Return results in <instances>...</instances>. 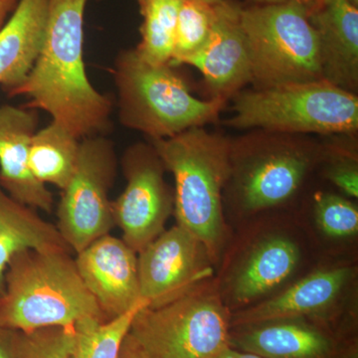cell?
Returning <instances> with one entry per match:
<instances>
[{"mask_svg":"<svg viewBox=\"0 0 358 358\" xmlns=\"http://www.w3.org/2000/svg\"><path fill=\"white\" fill-rule=\"evenodd\" d=\"M324 143L307 134L251 129L231 140L224 195L247 214L288 203L322 164Z\"/></svg>","mask_w":358,"mask_h":358,"instance_id":"4","label":"cell"},{"mask_svg":"<svg viewBox=\"0 0 358 358\" xmlns=\"http://www.w3.org/2000/svg\"><path fill=\"white\" fill-rule=\"evenodd\" d=\"M236 329V333H230V345L263 358H338L334 336L303 319L271 320Z\"/></svg>","mask_w":358,"mask_h":358,"instance_id":"17","label":"cell"},{"mask_svg":"<svg viewBox=\"0 0 358 358\" xmlns=\"http://www.w3.org/2000/svg\"><path fill=\"white\" fill-rule=\"evenodd\" d=\"M88 0H49L43 43L25 81L8 96H26L77 138L109 126L112 101L94 88L85 69L84 16Z\"/></svg>","mask_w":358,"mask_h":358,"instance_id":"1","label":"cell"},{"mask_svg":"<svg viewBox=\"0 0 358 358\" xmlns=\"http://www.w3.org/2000/svg\"><path fill=\"white\" fill-rule=\"evenodd\" d=\"M300 259V248L289 238L271 236L262 240L250 250L231 275V305H249L270 293L293 274Z\"/></svg>","mask_w":358,"mask_h":358,"instance_id":"18","label":"cell"},{"mask_svg":"<svg viewBox=\"0 0 358 358\" xmlns=\"http://www.w3.org/2000/svg\"><path fill=\"white\" fill-rule=\"evenodd\" d=\"M36 110L0 107V186L13 199L34 209L51 212L54 199L29 166V147L37 131Z\"/></svg>","mask_w":358,"mask_h":358,"instance_id":"15","label":"cell"},{"mask_svg":"<svg viewBox=\"0 0 358 358\" xmlns=\"http://www.w3.org/2000/svg\"><path fill=\"white\" fill-rule=\"evenodd\" d=\"M213 358H263L254 353L243 352V350H237L229 345L224 348L222 352H219Z\"/></svg>","mask_w":358,"mask_h":358,"instance_id":"31","label":"cell"},{"mask_svg":"<svg viewBox=\"0 0 358 358\" xmlns=\"http://www.w3.org/2000/svg\"><path fill=\"white\" fill-rule=\"evenodd\" d=\"M79 138L52 121L33 134L29 147V166L34 178L43 185L64 189L76 169Z\"/></svg>","mask_w":358,"mask_h":358,"instance_id":"21","label":"cell"},{"mask_svg":"<svg viewBox=\"0 0 358 358\" xmlns=\"http://www.w3.org/2000/svg\"><path fill=\"white\" fill-rule=\"evenodd\" d=\"M226 124L236 129L357 136L358 96L326 80L241 91Z\"/></svg>","mask_w":358,"mask_h":358,"instance_id":"6","label":"cell"},{"mask_svg":"<svg viewBox=\"0 0 358 358\" xmlns=\"http://www.w3.org/2000/svg\"><path fill=\"white\" fill-rule=\"evenodd\" d=\"M117 159L112 141L101 136L83 138L76 169L62 190L56 227L73 253L109 234L115 226L109 192Z\"/></svg>","mask_w":358,"mask_h":358,"instance_id":"9","label":"cell"},{"mask_svg":"<svg viewBox=\"0 0 358 358\" xmlns=\"http://www.w3.org/2000/svg\"><path fill=\"white\" fill-rule=\"evenodd\" d=\"M74 334V326L44 327L29 333L15 331L22 358H70Z\"/></svg>","mask_w":358,"mask_h":358,"instance_id":"27","label":"cell"},{"mask_svg":"<svg viewBox=\"0 0 358 358\" xmlns=\"http://www.w3.org/2000/svg\"><path fill=\"white\" fill-rule=\"evenodd\" d=\"M119 358H152L129 333L122 343Z\"/></svg>","mask_w":358,"mask_h":358,"instance_id":"29","label":"cell"},{"mask_svg":"<svg viewBox=\"0 0 358 358\" xmlns=\"http://www.w3.org/2000/svg\"><path fill=\"white\" fill-rule=\"evenodd\" d=\"M231 315L209 280L159 308H143L129 334L152 358H213L230 345Z\"/></svg>","mask_w":358,"mask_h":358,"instance_id":"8","label":"cell"},{"mask_svg":"<svg viewBox=\"0 0 358 358\" xmlns=\"http://www.w3.org/2000/svg\"><path fill=\"white\" fill-rule=\"evenodd\" d=\"M124 192L112 201L113 219L122 240L140 253L164 232L173 213L174 195L164 179V167L152 143H136L124 152Z\"/></svg>","mask_w":358,"mask_h":358,"instance_id":"10","label":"cell"},{"mask_svg":"<svg viewBox=\"0 0 358 358\" xmlns=\"http://www.w3.org/2000/svg\"><path fill=\"white\" fill-rule=\"evenodd\" d=\"M253 89L322 79L317 32L298 0L243 6Z\"/></svg>","mask_w":358,"mask_h":358,"instance_id":"7","label":"cell"},{"mask_svg":"<svg viewBox=\"0 0 358 358\" xmlns=\"http://www.w3.org/2000/svg\"><path fill=\"white\" fill-rule=\"evenodd\" d=\"M341 358H357V352H352L350 355H345Z\"/></svg>","mask_w":358,"mask_h":358,"instance_id":"35","label":"cell"},{"mask_svg":"<svg viewBox=\"0 0 358 358\" xmlns=\"http://www.w3.org/2000/svg\"><path fill=\"white\" fill-rule=\"evenodd\" d=\"M69 250H25L6 271L0 296V327L29 333L72 327L80 320H107L85 286Z\"/></svg>","mask_w":358,"mask_h":358,"instance_id":"2","label":"cell"},{"mask_svg":"<svg viewBox=\"0 0 358 358\" xmlns=\"http://www.w3.org/2000/svg\"><path fill=\"white\" fill-rule=\"evenodd\" d=\"M298 1L307 9L308 13H310L319 4L320 0H298Z\"/></svg>","mask_w":358,"mask_h":358,"instance_id":"33","label":"cell"},{"mask_svg":"<svg viewBox=\"0 0 358 358\" xmlns=\"http://www.w3.org/2000/svg\"><path fill=\"white\" fill-rule=\"evenodd\" d=\"M143 21L136 51L154 65H171L182 0H138Z\"/></svg>","mask_w":358,"mask_h":358,"instance_id":"22","label":"cell"},{"mask_svg":"<svg viewBox=\"0 0 358 358\" xmlns=\"http://www.w3.org/2000/svg\"><path fill=\"white\" fill-rule=\"evenodd\" d=\"M69 250L56 225L16 201L0 186V296L6 289L9 261L25 250ZM73 252V251H72Z\"/></svg>","mask_w":358,"mask_h":358,"instance_id":"20","label":"cell"},{"mask_svg":"<svg viewBox=\"0 0 358 358\" xmlns=\"http://www.w3.org/2000/svg\"><path fill=\"white\" fill-rule=\"evenodd\" d=\"M203 245L176 224L138 253L141 296L148 308L171 303L207 280L211 266Z\"/></svg>","mask_w":358,"mask_h":358,"instance_id":"11","label":"cell"},{"mask_svg":"<svg viewBox=\"0 0 358 358\" xmlns=\"http://www.w3.org/2000/svg\"><path fill=\"white\" fill-rule=\"evenodd\" d=\"M145 307L148 303H141L114 319L78 322L74 326V345L70 358H119L134 317Z\"/></svg>","mask_w":358,"mask_h":358,"instance_id":"23","label":"cell"},{"mask_svg":"<svg viewBox=\"0 0 358 358\" xmlns=\"http://www.w3.org/2000/svg\"><path fill=\"white\" fill-rule=\"evenodd\" d=\"M249 6H266V4L282 3L287 0H246Z\"/></svg>","mask_w":358,"mask_h":358,"instance_id":"32","label":"cell"},{"mask_svg":"<svg viewBox=\"0 0 358 358\" xmlns=\"http://www.w3.org/2000/svg\"><path fill=\"white\" fill-rule=\"evenodd\" d=\"M20 0H0V30L3 27L9 14L15 10Z\"/></svg>","mask_w":358,"mask_h":358,"instance_id":"30","label":"cell"},{"mask_svg":"<svg viewBox=\"0 0 358 358\" xmlns=\"http://www.w3.org/2000/svg\"><path fill=\"white\" fill-rule=\"evenodd\" d=\"M0 358H22L17 343L15 331L0 327Z\"/></svg>","mask_w":358,"mask_h":358,"instance_id":"28","label":"cell"},{"mask_svg":"<svg viewBox=\"0 0 358 358\" xmlns=\"http://www.w3.org/2000/svg\"><path fill=\"white\" fill-rule=\"evenodd\" d=\"M348 267L322 268L306 275L281 294L231 315V327L271 320L324 317L341 300L352 279Z\"/></svg>","mask_w":358,"mask_h":358,"instance_id":"14","label":"cell"},{"mask_svg":"<svg viewBox=\"0 0 358 358\" xmlns=\"http://www.w3.org/2000/svg\"><path fill=\"white\" fill-rule=\"evenodd\" d=\"M241 7L236 0L218 3L208 41L199 53L183 62L201 73L210 93L209 99L225 103L252 81L248 45L240 20Z\"/></svg>","mask_w":358,"mask_h":358,"instance_id":"13","label":"cell"},{"mask_svg":"<svg viewBox=\"0 0 358 358\" xmlns=\"http://www.w3.org/2000/svg\"><path fill=\"white\" fill-rule=\"evenodd\" d=\"M315 220L320 230L333 238L355 236L358 232V209L350 200L320 192L315 197Z\"/></svg>","mask_w":358,"mask_h":358,"instance_id":"26","label":"cell"},{"mask_svg":"<svg viewBox=\"0 0 358 358\" xmlns=\"http://www.w3.org/2000/svg\"><path fill=\"white\" fill-rule=\"evenodd\" d=\"M217 4L202 0H182L178 13L171 66L182 65L186 59L203 48L215 24Z\"/></svg>","mask_w":358,"mask_h":358,"instance_id":"24","label":"cell"},{"mask_svg":"<svg viewBox=\"0 0 358 358\" xmlns=\"http://www.w3.org/2000/svg\"><path fill=\"white\" fill-rule=\"evenodd\" d=\"M49 0H20L0 30V85L10 93L25 81L43 43Z\"/></svg>","mask_w":358,"mask_h":358,"instance_id":"19","label":"cell"},{"mask_svg":"<svg viewBox=\"0 0 358 358\" xmlns=\"http://www.w3.org/2000/svg\"><path fill=\"white\" fill-rule=\"evenodd\" d=\"M202 1L208 2V3L217 4L222 2V0H202Z\"/></svg>","mask_w":358,"mask_h":358,"instance_id":"34","label":"cell"},{"mask_svg":"<svg viewBox=\"0 0 358 358\" xmlns=\"http://www.w3.org/2000/svg\"><path fill=\"white\" fill-rule=\"evenodd\" d=\"M353 6L358 7V0H348Z\"/></svg>","mask_w":358,"mask_h":358,"instance_id":"36","label":"cell"},{"mask_svg":"<svg viewBox=\"0 0 358 358\" xmlns=\"http://www.w3.org/2000/svg\"><path fill=\"white\" fill-rule=\"evenodd\" d=\"M319 39L322 79L358 91V7L348 0H320L308 13Z\"/></svg>","mask_w":358,"mask_h":358,"instance_id":"16","label":"cell"},{"mask_svg":"<svg viewBox=\"0 0 358 358\" xmlns=\"http://www.w3.org/2000/svg\"><path fill=\"white\" fill-rule=\"evenodd\" d=\"M150 143L173 173L178 224L199 240L215 263L227 233L223 201L230 176L231 138L199 127Z\"/></svg>","mask_w":358,"mask_h":358,"instance_id":"3","label":"cell"},{"mask_svg":"<svg viewBox=\"0 0 358 358\" xmlns=\"http://www.w3.org/2000/svg\"><path fill=\"white\" fill-rule=\"evenodd\" d=\"M75 263L106 319L147 303L141 296L138 253L124 240L103 235L77 253Z\"/></svg>","mask_w":358,"mask_h":358,"instance_id":"12","label":"cell"},{"mask_svg":"<svg viewBox=\"0 0 358 358\" xmlns=\"http://www.w3.org/2000/svg\"><path fill=\"white\" fill-rule=\"evenodd\" d=\"M115 84L120 122L148 140L169 138L217 121L226 103L200 100L171 65H154L136 49L122 51L115 60Z\"/></svg>","mask_w":358,"mask_h":358,"instance_id":"5","label":"cell"},{"mask_svg":"<svg viewBox=\"0 0 358 358\" xmlns=\"http://www.w3.org/2000/svg\"><path fill=\"white\" fill-rule=\"evenodd\" d=\"M324 143L322 164H327V178L348 196L357 199L358 159L355 136L341 134Z\"/></svg>","mask_w":358,"mask_h":358,"instance_id":"25","label":"cell"}]
</instances>
